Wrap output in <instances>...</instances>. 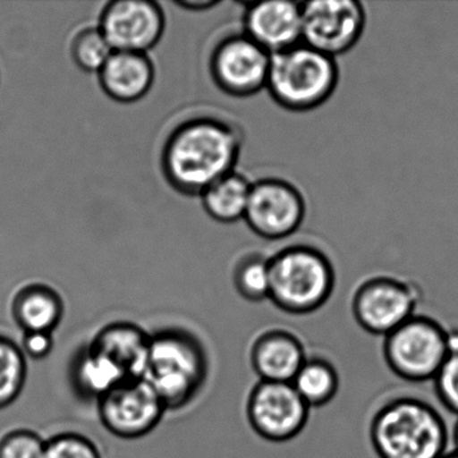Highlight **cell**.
<instances>
[{"label": "cell", "instance_id": "10", "mask_svg": "<svg viewBox=\"0 0 458 458\" xmlns=\"http://www.w3.org/2000/svg\"><path fill=\"white\" fill-rule=\"evenodd\" d=\"M307 216L304 195L291 182L265 178L251 184L245 219L251 232L265 240L294 234Z\"/></svg>", "mask_w": 458, "mask_h": 458}, {"label": "cell", "instance_id": "13", "mask_svg": "<svg viewBox=\"0 0 458 458\" xmlns=\"http://www.w3.org/2000/svg\"><path fill=\"white\" fill-rule=\"evenodd\" d=\"M98 28L114 52L147 55L162 39L165 17L152 0H116L104 7Z\"/></svg>", "mask_w": 458, "mask_h": 458}, {"label": "cell", "instance_id": "19", "mask_svg": "<svg viewBox=\"0 0 458 458\" xmlns=\"http://www.w3.org/2000/svg\"><path fill=\"white\" fill-rule=\"evenodd\" d=\"M71 377L80 396L96 402L130 379L114 360L89 344L74 358Z\"/></svg>", "mask_w": 458, "mask_h": 458}, {"label": "cell", "instance_id": "3", "mask_svg": "<svg viewBox=\"0 0 458 458\" xmlns=\"http://www.w3.org/2000/svg\"><path fill=\"white\" fill-rule=\"evenodd\" d=\"M208 377V352L194 334L168 327L149 336L148 355L141 379L154 388L167 411L191 403Z\"/></svg>", "mask_w": 458, "mask_h": 458}, {"label": "cell", "instance_id": "20", "mask_svg": "<svg viewBox=\"0 0 458 458\" xmlns=\"http://www.w3.org/2000/svg\"><path fill=\"white\" fill-rule=\"evenodd\" d=\"M292 386L310 410L318 409L336 398L340 390L339 371L327 356L308 353Z\"/></svg>", "mask_w": 458, "mask_h": 458}, {"label": "cell", "instance_id": "15", "mask_svg": "<svg viewBox=\"0 0 458 458\" xmlns=\"http://www.w3.org/2000/svg\"><path fill=\"white\" fill-rule=\"evenodd\" d=\"M308 353L300 335L284 327H272L254 337L249 358L259 380L292 383Z\"/></svg>", "mask_w": 458, "mask_h": 458}, {"label": "cell", "instance_id": "4", "mask_svg": "<svg viewBox=\"0 0 458 458\" xmlns=\"http://www.w3.org/2000/svg\"><path fill=\"white\" fill-rule=\"evenodd\" d=\"M269 300L283 312L307 316L331 299L336 285L334 265L310 245L286 246L269 259Z\"/></svg>", "mask_w": 458, "mask_h": 458}, {"label": "cell", "instance_id": "1", "mask_svg": "<svg viewBox=\"0 0 458 458\" xmlns=\"http://www.w3.org/2000/svg\"><path fill=\"white\" fill-rule=\"evenodd\" d=\"M242 147L240 130L216 117H195L179 124L165 140L162 170L171 187L200 195L234 171Z\"/></svg>", "mask_w": 458, "mask_h": 458}, {"label": "cell", "instance_id": "18", "mask_svg": "<svg viewBox=\"0 0 458 458\" xmlns=\"http://www.w3.org/2000/svg\"><path fill=\"white\" fill-rule=\"evenodd\" d=\"M13 318L23 332H49L60 326L65 313L63 297L47 284H26L10 304Z\"/></svg>", "mask_w": 458, "mask_h": 458}, {"label": "cell", "instance_id": "23", "mask_svg": "<svg viewBox=\"0 0 458 458\" xmlns=\"http://www.w3.org/2000/svg\"><path fill=\"white\" fill-rule=\"evenodd\" d=\"M238 294L246 301L261 302L269 300V259L261 254H249L238 261L233 275Z\"/></svg>", "mask_w": 458, "mask_h": 458}, {"label": "cell", "instance_id": "24", "mask_svg": "<svg viewBox=\"0 0 458 458\" xmlns=\"http://www.w3.org/2000/svg\"><path fill=\"white\" fill-rule=\"evenodd\" d=\"M114 49L98 26L82 29L74 36L71 44V55L74 64L87 73H96L103 69Z\"/></svg>", "mask_w": 458, "mask_h": 458}, {"label": "cell", "instance_id": "28", "mask_svg": "<svg viewBox=\"0 0 458 458\" xmlns=\"http://www.w3.org/2000/svg\"><path fill=\"white\" fill-rule=\"evenodd\" d=\"M20 348L26 359L44 360L53 352L55 337L49 332H23Z\"/></svg>", "mask_w": 458, "mask_h": 458}, {"label": "cell", "instance_id": "21", "mask_svg": "<svg viewBox=\"0 0 458 458\" xmlns=\"http://www.w3.org/2000/svg\"><path fill=\"white\" fill-rule=\"evenodd\" d=\"M251 182L241 174H227L199 195L206 213L222 224L243 219L250 197Z\"/></svg>", "mask_w": 458, "mask_h": 458}, {"label": "cell", "instance_id": "16", "mask_svg": "<svg viewBox=\"0 0 458 458\" xmlns=\"http://www.w3.org/2000/svg\"><path fill=\"white\" fill-rule=\"evenodd\" d=\"M98 77L109 98L132 104L148 95L155 81V68L143 53L114 52Z\"/></svg>", "mask_w": 458, "mask_h": 458}, {"label": "cell", "instance_id": "9", "mask_svg": "<svg viewBox=\"0 0 458 458\" xmlns=\"http://www.w3.org/2000/svg\"><path fill=\"white\" fill-rule=\"evenodd\" d=\"M246 417L257 436L284 444L301 434L310 409L292 383L259 380L249 393Z\"/></svg>", "mask_w": 458, "mask_h": 458}, {"label": "cell", "instance_id": "7", "mask_svg": "<svg viewBox=\"0 0 458 458\" xmlns=\"http://www.w3.org/2000/svg\"><path fill=\"white\" fill-rule=\"evenodd\" d=\"M420 302L422 289L417 284L398 276L377 275L356 286L351 312L364 332L383 339L417 315Z\"/></svg>", "mask_w": 458, "mask_h": 458}, {"label": "cell", "instance_id": "22", "mask_svg": "<svg viewBox=\"0 0 458 458\" xmlns=\"http://www.w3.org/2000/svg\"><path fill=\"white\" fill-rule=\"evenodd\" d=\"M28 359L20 344L0 335V410L12 406L25 388Z\"/></svg>", "mask_w": 458, "mask_h": 458}, {"label": "cell", "instance_id": "17", "mask_svg": "<svg viewBox=\"0 0 458 458\" xmlns=\"http://www.w3.org/2000/svg\"><path fill=\"white\" fill-rule=\"evenodd\" d=\"M149 336L138 324L114 321L98 329L89 345L114 360L130 379H141L148 355Z\"/></svg>", "mask_w": 458, "mask_h": 458}, {"label": "cell", "instance_id": "11", "mask_svg": "<svg viewBox=\"0 0 458 458\" xmlns=\"http://www.w3.org/2000/svg\"><path fill=\"white\" fill-rule=\"evenodd\" d=\"M167 411L144 379H127L98 401L101 425L112 436L138 439L148 436Z\"/></svg>", "mask_w": 458, "mask_h": 458}, {"label": "cell", "instance_id": "26", "mask_svg": "<svg viewBox=\"0 0 458 458\" xmlns=\"http://www.w3.org/2000/svg\"><path fill=\"white\" fill-rule=\"evenodd\" d=\"M47 439L30 428H13L0 437V458H44Z\"/></svg>", "mask_w": 458, "mask_h": 458}, {"label": "cell", "instance_id": "14", "mask_svg": "<svg viewBox=\"0 0 458 458\" xmlns=\"http://www.w3.org/2000/svg\"><path fill=\"white\" fill-rule=\"evenodd\" d=\"M246 36L270 55L301 42V4L288 0L248 4L243 17Z\"/></svg>", "mask_w": 458, "mask_h": 458}, {"label": "cell", "instance_id": "2", "mask_svg": "<svg viewBox=\"0 0 458 458\" xmlns=\"http://www.w3.org/2000/svg\"><path fill=\"white\" fill-rule=\"evenodd\" d=\"M369 439L377 458H441L452 441L439 410L415 395L382 402L369 418Z\"/></svg>", "mask_w": 458, "mask_h": 458}, {"label": "cell", "instance_id": "29", "mask_svg": "<svg viewBox=\"0 0 458 458\" xmlns=\"http://www.w3.org/2000/svg\"><path fill=\"white\" fill-rule=\"evenodd\" d=\"M218 2H208V0H202V2H192V0H187V2H179L176 6L182 7V9L190 10V12H206V10L213 9V7L218 6Z\"/></svg>", "mask_w": 458, "mask_h": 458}, {"label": "cell", "instance_id": "27", "mask_svg": "<svg viewBox=\"0 0 458 458\" xmlns=\"http://www.w3.org/2000/svg\"><path fill=\"white\" fill-rule=\"evenodd\" d=\"M439 404L458 418V351L450 352L433 380Z\"/></svg>", "mask_w": 458, "mask_h": 458}, {"label": "cell", "instance_id": "12", "mask_svg": "<svg viewBox=\"0 0 458 458\" xmlns=\"http://www.w3.org/2000/svg\"><path fill=\"white\" fill-rule=\"evenodd\" d=\"M269 52L235 34L219 42L210 58V73L219 89L234 98H249L267 88Z\"/></svg>", "mask_w": 458, "mask_h": 458}, {"label": "cell", "instance_id": "31", "mask_svg": "<svg viewBox=\"0 0 458 458\" xmlns=\"http://www.w3.org/2000/svg\"><path fill=\"white\" fill-rule=\"evenodd\" d=\"M441 458H458V452L454 449L449 450V452Z\"/></svg>", "mask_w": 458, "mask_h": 458}, {"label": "cell", "instance_id": "8", "mask_svg": "<svg viewBox=\"0 0 458 458\" xmlns=\"http://www.w3.org/2000/svg\"><path fill=\"white\" fill-rule=\"evenodd\" d=\"M367 13L358 0H315L301 4V42L335 58L356 47Z\"/></svg>", "mask_w": 458, "mask_h": 458}, {"label": "cell", "instance_id": "25", "mask_svg": "<svg viewBox=\"0 0 458 458\" xmlns=\"http://www.w3.org/2000/svg\"><path fill=\"white\" fill-rule=\"evenodd\" d=\"M44 458H103L98 445L84 434L65 431L47 439Z\"/></svg>", "mask_w": 458, "mask_h": 458}, {"label": "cell", "instance_id": "30", "mask_svg": "<svg viewBox=\"0 0 458 458\" xmlns=\"http://www.w3.org/2000/svg\"><path fill=\"white\" fill-rule=\"evenodd\" d=\"M450 439H452L453 449L458 452V418L455 420L452 431H450Z\"/></svg>", "mask_w": 458, "mask_h": 458}, {"label": "cell", "instance_id": "5", "mask_svg": "<svg viewBox=\"0 0 458 458\" xmlns=\"http://www.w3.org/2000/svg\"><path fill=\"white\" fill-rule=\"evenodd\" d=\"M339 76L335 58L300 42L272 55L265 89L286 111L302 114L332 98Z\"/></svg>", "mask_w": 458, "mask_h": 458}, {"label": "cell", "instance_id": "6", "mask_svg": "<svg viewBox=\"0 0 458 458\" xmlns=\"http://www.w3.org/2000/svg\"><path fill=\"white\" fill-rule=\"evenodd\" d=\"M449 356V329L428 315L412 316L383 337L387 369L407 383L433 382Z\"/></svg>", "mask_w": 458, "mask_h": 458}]
</instances>
